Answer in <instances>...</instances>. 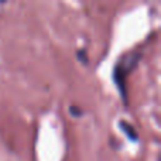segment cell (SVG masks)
Instances as JSON below:
<instances>
[{
	"label": "cell",
	"instance_id": "obj_4",
	"mask_svg": "<svg viewBox=\"0 0 161 161\" xmlns=\"http://www.w3.org/2000/svg\"><path fill=\"white\" fill-rule=\"evenodd\" d=\"M69 112L74 114V116H80V114H82V109H79L78 106H71Z\"/></svg>",
	"mask_w": 161,
	"mask_h": 161
},
{
	"label": "cell",
	"instance_id": "obj_2",
	"mask_svg": "<svg viewBox=\"0 0 161 161\" xmlns=\"http://www.w3.org/2000/svg\"><path fill=\"white\" fill-rule=\"evenodd\" d=\"M119 127H120V130H122L123 133H125L126 136L131 140V142H137V139H139V137H137L136 130H134V127L130 125V123L125 122V120H120V122H119Z\"/></svg>",
	"mask_w": 161,
	"mask_h": 161
},
{
	"label": "cell",
	"instance_id": "obj_3",
	"mask_svg": "<svg viewBox=\"0 0 161 161\" xmlns=\"http://www.w3.org/2000/svg\"><path fill=\"white\" fill-rule=\"evenodd\" d=\"M76 55H78L79 61H83V64H86V62H88V58H86V51L83 50V48H82V50H78Z\"/></svg>",
	"mask_w": 161,
	"mask_h": 161
},
{
	"label": "cell",
	"instance_id": "obj_1",
	"mask_svg": "<svg viewBox=\"0 0 161 161\" xmlns=\"http://www.w3.org/2000/svg\"><path fill=\"white\" fill-rule=\"evenodd\" d=\"M140 59V55L137 54H130V55H125L119 62L116 64L113 71V79L114 83L117 85L120 91V95L122 97L126 100V85H125V80H126V75H129L131 69L136 67L137 61Z\"/></svg>",
	"mask_w": 161,
	"mask_h": 161
}]
</instances>
